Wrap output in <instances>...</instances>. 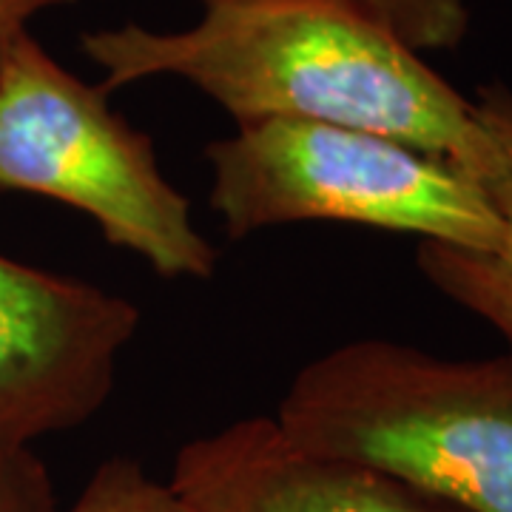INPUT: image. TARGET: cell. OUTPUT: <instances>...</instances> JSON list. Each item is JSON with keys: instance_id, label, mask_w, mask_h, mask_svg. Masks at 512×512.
<instances>
[{"instance_id": "1", "label": "cell", "mask_w": 512, "mask_h": 512, "mask_svg": "<svg viewBox=\"0 0 512 512\" xmlns=\"http://www.w3.org/2000/svg\"><path fill=\"white\" fill-rule=\"evenodd\" d=\"M109 94L180 77L237 126L313 120L365 128L461 168L470 180L490 148L473 100L376 20L333 0H211L180 32L117 26L83 35Z\"/></svg>"}, {"instance_id": "9", "label": "cell", "mask_w": 512, "mask_h": 512, "mask_svg": "<svg viewBox=\"0 0 512 512\" xmlns=\"http://www.w3.org/2000/svg\"><path fill=\"white\" fill-rule=\"evenodd\" d=\"M66 512H191L171 484L151 478L126 456L103 461Z\"/></svg>"}, {"instance_id": "10", "label": "cell", "mask_w": 512, "mask_h": 512, "mask_svg": "<svg viewBox=\"0 0 512 512\" xmlns=\"http://www.w3.org/2000/svg\"><path fill=\"white\" fill-rule=\"evenodd\" d=\"M0 512H60L52 476L29 447H0Z\"/></svg>"}, {"instance_id": "11", "label": "cell", "mask_w": 512, "mask_h": 512, "mask_svg": "<svg viewBox=\"0 0 512 512\" xmlns=\"http://www.w3.org/2000/svg\"><path fill=\"white\" fill-rule=\"evenodd\" d=\"M55 3L63 0H0V63L15 40L29 32V20Z\"/></svg>"}, {"instance_id": "7", "label": "cell", "mask_w": 512, "mask_h": 512, "mask_svg": "<svg viewBox=\"0 0 512 512\" xmlns=\"http://www.w3.org/2000/svg\"><path fill=\"white\" fill-rule=\"evenodd\" d=\"M473 106L490 140L473 180L498 211L504 239L493 251L419 242L416 262L447 299L498 330L512 353V89L481 86Z\"/></svg>"}, {"instance_id": "2", "label": "cell", "mask_w": 512, "mask_h": 512, "mask_svg": "<svg viewBox=\"0 0 512 512\" xmlns=\"http://www.w3.org/2000/svg\"><path fill=\"white\" fill-rule=\"evenodd\" d=\"M279 427L458 512H512V353L441 359L359 339L293 376Z\"/></svg>"}, {"instance_id": "8", "label": "cell", "mask_w": 512, "mask_h": 512, "mask_svg": "<svg viewBox=\"0 0 512 512\" xmlns=\"http://www.w3.org/2000/svg\"><path fill=\"white\" fill-rule=\"evenodd\" d=\"M211 3V0H205ZM376 20L416 52L458 46L470 29L467 0H333Z\"/></svg>"}, {"instance_id": "5", "label": "cell", "mask_w": 512, "mask_h": 512, "mask_svg": "<svg viewBox=\"0 0 512 512\" xmlns=\"http://www.w3.org/2000/svg\"><path fill=\"white\" fill-rule=\"evenodd\" d=\"M137 328L126 296L0 254V447L100 413Z\"/></svg>"}, {"instance_id": "6", "label": "cell", "mask_w": 512, "mask_h": 512, "mask_svg": "<svg viewBox=\"0 0 512 512\" xmlns=\"http://www.w3.org/2000/svg\"><path fill=\"white\" fill-rule=\"evenodd\" d=\"M168 484L191 512H458L396 478L313 453L268 416L188 441Z\"/></svg>"}, {"instance_id": "4", "label": "cell", "mask_w": 512, "mask_h": 512, "mask_svg": "<svg viewBox=\"0 0 512 512\" xmlns=\"http://www.w3.org/2000/svg\"><path fill=\"white\" fill-rule=\"evenodd\" d=\"M0 188L89 214L106 242L157 276L211 279L217 271V251L163 174L151 137L29 32L0 63Z\"/></svg>"}, {"instance_id": "3", "label": "cell", "mask_w": 512, "mask_h": 512, "mask_svg": "<svg viewBox=\"0 0 512 512\" xmlns=\"http://www.w3.org/2000/svg\"><path fill=\"white\" fill-rule=\"evenodd\" d=\"M208 202L242 239L293 222H345L493 251L504 225L461 168L365 128L262 120L205 148Z\"/></svg>"}]
</instances>
